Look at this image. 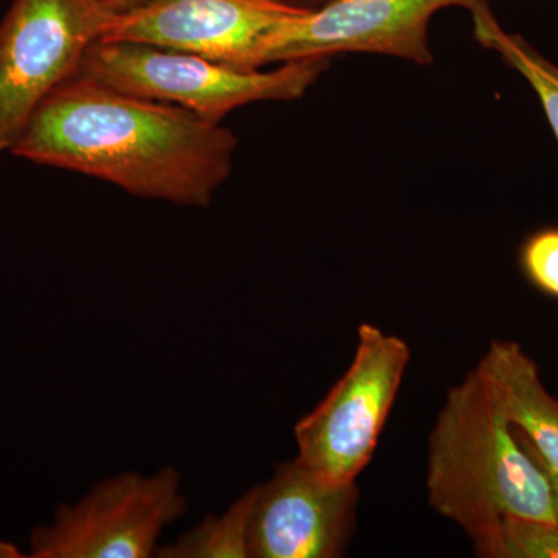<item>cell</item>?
Instances as JSON below:
<instances>
[{
    "label": "cell",
    "instance_id": "3",
    "mask_svg": "<svg viewBox=\"0 0 558 558\" xmlns=\"http://www.w3.org/2000/svg\"><path fill=\"white\" fill-rule=\"evenodd\" d=\"M328 65L329 60L319 58L281 62L269 72L242 70L185 51L100 39L87 49L78 73L222 123L230 112L253 102L300 100Z\"/></svg>",
    "mask_w": 558,
    "mask_h": 558
},
{
    "label": "cell",
    "instance_id": "16",
    "mask_svg": "<svg viewBox=\"0 0 558 558\" xmlns=\"http://www.w3.org/2000/svg\"><path fill=\"white\" fill-rule=\"evenodd\" d=\"M531 457H532V454H531ZM532 458H534V457H532ZM535 461H537V459H535ZM538 464H539V468L543 469V472L546 473V476H548L549 486H550V495H553L554 513H556V521L558 524V473L554 472V470L546 468V465H543L542 462H538Z\"/></svg>",
    "mask_w": 558,
    "mask_h": 558
},
{
    "label": "cell",
    "instance_id": "6",
    "mask_svg": "<svg viewBox=\"0 0 558 558\" xmlns=\"http://www.w3.org/2000/svg\"><path fill=\"white\" fill-rule=\"evenodd\" d=\"M189 509L180 475L128 472L106 478L76 505H61L47 526L33 531L32 558H149L161 532Z\"/></svg>",
    "mask_w": 558,
    "mask_h": 558
},
{
    "label": "cell",
    "instance_id": "10",
    "mask_svg": "<svg viewBox=\"0 0 558 558\" xmlns=\"http://www.w3.org/2000/svg\"><path fill=\"white\" fill-rule=\"evenodd\" d=\"M478 371L524 449L558 473V399L543 385L537 362L517 341L494 340Z\"/></svg>",
    "mask_w": 558,
    "mask_h": 558
},
{
    "label": "cell",
    "instance_id": "17",
    "mask_svg": "<svg viewBox=\"0 0 558 558\" xmlns=\"http://www.w3.org/2000/svg\"><path fill=\"white\" fill-rule=\"evenodd\" d=\"M282 2L289 3V5L300 7V9L315 10L325 5L329 0H282Z\"/></svg>",
    "mask_w": 558,
    "mask_h": 558
},
{
    "label": "cell",
    "instance_id": "13",
    "mask_svg": "<svg viewBox=\"0 0 558 558\" xmlns=\"http://www.w3.org/2000/svg\"><path fill=\"white\" fill-rule=\"evenodd\" d=\"M490 558H558V524L506 517L499 523Z\"/></svg>",
    "mask_w": 558,
    "mask_h": 558
},
{
    "label": "cell",
    "instance_id": "11",
    "mask_svg": "<svg viewBox=\"0 0 558 558\" xmlns=\"http://www.w3.org/2000/svg\"><path fill=\"white\" fill-rule=\"evenodd\" d=\"M472 16L475 39L499 54L509 68L515 69L531 84L558 142V65L546 60L521 36L506 32L486 0L472 11Z\"/></svg>",
    "mask_w": 558,
    "mask_h": 558
},
{
    "label": "cell",
    "instance_id": "7",
    "mask_svg": "<svg viewBox=\"0 0 558 558\" xmlns=\"http://www.w3.org/2000/svg\"><path fill=\"white\" fill-rule=\"evenodd\" d=\"M484 0H329L271 33L263 68L341 53H373L417 65L433 64L428 24L438 11L472 13Z\"/></svg>",
    "mask_w": 558,
    "mask_h": 558
},
{
    "label": "cell",
    "instance_id": "5",
    "mask_svg": "<svg viewBox=\"0 0 558 558\" xmlns=\"http://www.w3.org/2000/svg\"><path fill=\"white\" fill-rule=\"evenodd\" d=\"M410 359L405 340L360 325L351 366L295 425L301 464L330 483H354L376 451Z\"/></svg>",
    "mask_w": 558,
    "mask_h": 558
},
{
    "label": "cell",
    "instance_id": "8",
    "mask_svg": "<svg viewBox=\"0 0 558 558\" xmlns=\"http://www.w3.org/2000/svg\"><path fill=\"white\" fill-rule=\"evenodd\" d=\"M306 11L282 0H153L117 14L102 40L145 44L258 70L271 33Z\"/></svg>",
    "mask_w": 558,
    "mask_h": 558
},
{
    "label": "cell",
    "instance_id": "14",
    "mask_svg": "<svg viewBox=\"0 0 558 558\" xmlns=\"http://www.w3.org/2000/svg\"><path fill=\"white\" fill-rule=\"evenodd\" d=\"M520 267L532 288L558 300V227L529 234L520 248Z\"/></svg>",
    "mask_w": 558,
    "mask_h": 558
},
{
    "label": "cell",
    "instance_id": "15",
    "mask_svg": "<svg viewBox=\"0 0 558 558\" xmlns=\"http://www.w3.org/2000/svg\"><path fill=\"white\" fill-rule=\"evenodd\" d=\"M101 2L109 5L110 9L119 11V13H126V11L148 5L153 0H101Z\"/></svg>",
    "mask_w": 558,
    "mask_h": 558
},
{
    "label": "cell",
    "instance_id": "1",
    "mask_svg": "<svg viewBox=\"0 0 558 558\" xmlns=\"http://www.w3.org/2000/svg\"><path fill=\"white\" fill-rule=\"evenodd\" d=\"M236 148L222 123L76 73L33 113L11 154L132 196L207 208L233 170Z\"/></svg>",
    "mask_w": 558,
    "mask_h": 558
},
{
    "label": "cell",
    "instance_id": "4",
    "mask_svg": "<svg viewBox=\"0 0 558 558\" xmlns=\"http://www.w3.org/2000/svg\"><path fill=\"white\" fill-rule=\"evenodd\" d=\"M117 14L101 0H13L0 22V159Z\"/></svg>",
    "mask_w": 558,
    "mask_h": 558
},
{
    "label": "cell",
    "instance_id": "2",
    "mask_svg": "<svg viewBox=\"0 0 558 558\" xmlns=\"http://www.w3.org/2000/svg\"><path fill=\"white\" fill-rule=\"evenodd\" d=\"M429 505L490 558L499 523L526 517L557 523L548 476L524 449L478 368L450 388L429 435Z\"/></svg>",
    "mask_w": 558,
    "mask_h": 558
},
{
    "label": "cell",
    "instance_id": "9",
    "mask_svg": "<svg viewBox=\"0 0 558 558\" xmlns=\"http://www.w3.org/2000/svg\"><path fill=\"white\" fill-rule=\"evenodd\" d=\"M359 488L330 483L299 459L277 465L256 487L250 515V558L343 556L354 527Z\"/></svg>",
    "mask_w": 558,
    "mask_h": 558
},
{
    "label": "cell",
    "instance_id": "12",
    "mask_svg": "<svg viewBox=\"0 0 558 558\" xmlns=\"http://www.w3.org/2000/svg\"><path fill=\"white\" fill-rule=\"evenodd\" d=\"M256 487L245 492L223 515H208L180 535L174 545L157 548L160 558H250L248 529Z\"/></svg>",
    "mask_w": 558,
    "mask_h": 558
}]
</instances>
